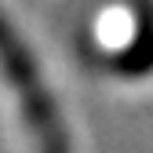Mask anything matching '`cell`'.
<instances>
[{"mask_svg": "<svg viewBox=\"0 0 153 153\" xmlns=\"http://www.w3.org/2000/svg\"><path fill=\"white\" fill-rule=\"evenodd\" d=\"M0 73L15 88L18 106H22V120L29 128V139L36 153H73L69 131L62 124V113L55 106V95L48 91L40 66L22 44V36L15 33V26L0 15Z\"/></svg>", "mask_w": 153, "mask_h": 153, "instance_id": "obj_1", "label": "cell"}, {"mask_svg": "<svg viewBox=\"0 0 153 153\" xmlns=\"http://www.w3.org/2000/svg\"><path fill=\"white\" fill-rule=\"evenodd\" d=\"M113 69L120 76H146L153 73V15H142L135 33H131V40L113 55Z\"/></svg>", "mask_w": 153, "mask_h": 153, "instance_id": "obj_2", "label": "cell"}]
</instances>
